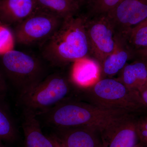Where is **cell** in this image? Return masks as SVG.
<instances>
[{"label":"cell","mask_w":147,"mask_h":147,"mask_svg":"<svg viewBox=\"0 0 147 147\" xmlns=\"http://www.w3.org/2000/svg\"><path fill=\"white\" fill-rule=\"evenodd\" d=\"M134 116L137 117L125 110L102 108L73 98L51 109L48 118L55 128L90 126L103 132Z\"/></svg>","instance_id":"cell-1"},{"label":"cell","mask_w":147,"mask_h":147,"mask_svg":"<svg viewBox=\"0 0 147 147\" xmlns=\"http://www.w3.org/2000/svg\"><path fill=\"white\" fill-rule=\"evenodd\" d=\"M86 15L65 18L54 34L40 45L43 57L51 65L62 67L89 57Z\"/></svg>","instance_id":"cell-2"},{"label":"cell","mask_w":147,"mask_h":147,"mask_svg":"<svg viewBox=\"0 0 147 147\" xmlns=\"http://www.w3.org/2000/svg\"><path fill=\"white\" fill-rule=\"evenodd\" d=\"M78 98L102 108L125 110L134 115L147 109L138 93L128 89L118 79H100L93 86L79 89Z\"/></svg>","instance_id":"cell-3"},{"label":"cell","mask_w":147,"mask_h":147,"mask_svg":"<svg viewBox=\"0 0 147 147\" xmlns=\"http://www.w3.org/2000/svg\"><path fill=\"white\" fill-rule=\"evenodd\" d=\"M79 89L60 72L48 75L32 90L19 96L18 103L23 109L35 114L42 113L68 99L77 97Z\"/></svg>","instance_id":"cell-4"},{"label":"cell","mask_w":147,"mask_h":147,"mask_svg":"<svg viewBox=\"0 0 147 147\" xmlns=\"http://www.w3.org/2000/svg\"><path fill=\"white\" fill-rule=\"evenodd\" d=\"M2 63L19 96L30 91L46 76L42 63L34 57L21 51L13 50L3 55Z\"/></svg>","instance_id":"cell-5"},{"label":"cell","mask_w":147,"mask_h":147,"mask_svg":"<svg viewBox=\"0 0 147 147\" xmlns=\"http://www.w3.org/2000/svg\"><path fill=\"white\" fill-rule=\"evenodd\" d=\"M63 19L36 9L26 19L14 26L15 42L22 45H40L52 36Z\"/></svg>","instance_id":"cell-6"},{"label":"cell","mask_w":147,"mask_h":147,"mask_svg":"<svg viewBox=\"0 0 147 147\" xmlns=\"http://www.w3.org/2000/svg\"><path fill=\"white\" fill-rule=\"evenodd\" d=\"M86 28L90 55L100 66L117 47L114 28L106 15L87 17Z\"/></svg>","instance_id":"cell-7"},{"label":"cell","mask_w":147,"mask_h":147,"mask_svg":"<svg viewBox=\"0 0 147 147\" xmlns=\"http://www.w3.org/2000/svg\"><path fill=\"white\" fill-rule=\"evenodd\" d=\"M105 15L116 38L125 41L130 31L147 19V0H122Z\"/></svg>","instance_id":"cell-8"},{"label":"cell","mask_w":147,"mask_h":147,"mask_svg":"<svg viewBox=\"0 0 147 147\" xmlns=\"http://www.w3.org/2000/svg\"><path fill=\"white\" fill-rule=\"evenodd\" d=\"M55 134L65 147H103L102 131L90 126L53 129Z\"/></svg>","instance_id":"cell-9"},{"label":"cell","mask_w":147,"mask_h":147,"mask_svg":"<svg viewBox=\"0 0 147 147\" xmlns=\"http://www.w3.org/2000/svg\"><path fill=\"white\" fill-rule=\"evenodd\" d=\"M137 117L127 119L109 130L102 132L103 147H137L139 140L136 127Z\"/></svg>","instance_id":"cell-10"},{"label":"cell","mask_w":147,"mask_h":147,"mask_svg":"<svg viewBox=\"0 0 147 147\" xmlns=\"http://www.w3.org/2000/svg\"><path fill=\"white\" fill-rule=\"evenodd\" d=\"M37 9L36 0H0V23L15 26Z\"/></svg>","instance_id":"cell-11"},{"label":"cell","mask_w":147,"mask_h":147,"mask_svg":"<svg viewBox=\"0 0 147 147\" xmlns=\"http://www.w3.org/2000/svg\"><path fill=\"white\" fill-rule=\"evenodd\" d=\"M100 75L99 63L94 59L88 57L74 62L70 79L79 89H85L96 83L100 79Z\"/></svg>","instance_id":"cell-12"},{"label":"cell","mask_w":147,"mask_h":147,"mask_svg":"<svg viewBox=\"0 0 147 147\" xmlns=\"http://www.w3.org/2000/svg\"><path fill=\"white\" fill-rule=\"evenodd\" d=\"M40 124L34 113L26 109L23 110L22 127L24 147H55L49 137L42 133Z\"/></svg>","instance_id":"cell-13"},{"label":"cell","mask_w":147,"mask_h":147,"mask_svg":"<svg viewBox=\"0 0 147 147\" xmlns=\"http://www.w3.org/2000/svg\"><path fill=\"white\" fill-rule=\"evenodd\" d=\"M117 40L116 49L106 57L100 66V79L112 78L123 69L129 60L133 59V51L128 47L126 41Z\"/></svg>","instance_id":"cell-14"},{"label":"cell","mask_w":147,"mask_h":147,"mask_svg":"<svg viewBox=\"0 0 147 147\" xmlns=\"http://www.w3.org/2000/svg\"><path fill=\"white\" fill-rule=\"evenodd\" d=\"M133 59L119 72L118 79L129 90L138 92L147 84V62L138 58Z\"/></svg>","instance_id":"cell-15"},{"label":"cell","mask_w":147,"mask_h":147,"mask_svg":"<svg viewBox=\"0 0 147 147\" xmlns=\"http://www.w3.org/2000/svg\"><path fill=\"white\" fill-rule=\"evenodd\" d=\"M37 9L65 19L79 14L80 7L71 0H36Z\"/></svg>","instance_id":"cell-16"},{"label":"cell","mask_w":147,"mask_h":147,"mask_svg":"<svg viewBox=\"0 0 147 147\" xmlns=\"http://www.w3.org/2000/svg\"><path fill=\"white\" fill-rule=\"evenodd\" d=\"M0 98V141L13 143L18 138V130L13 117Z\"/></svg>","instance_id":"cell-17"},{"label":"cell","mask_w":147,"mask_h":147,"mask_svg":"<svg viewBox=\"0 0 147 147\" xmlns=\"http://www.w3.org/2000/svg\"><path fill=\"white\" fill-rule=\"evenodd\" d=\"M125 41L133 51L147 47V19L130 31Z\"/></svg>","instance_id":"cell-18"},{"label":"cell","mask_w":147,"mask_h":147,"mask_svg":"<svg viewBox=\"0 0 147 147\" xmlns=\"http://www.w3.org/2000/svg\"><path fill=\"white\" fill-rule=\"evenodd\" d=\"M122 0H88L86 4L87 13L86 16L92 18L105 15Z\"/></svg>","instance_id":"cell-19"},{"label":"cell","mask_w":147,"mask_h":147,"mask_svg":"<svg viewBox=\"0 0 147 147\" xmlns=\"http://www.w3.org/2000/svg\"><path fill=\"white\" fill-rule=\"evenodd\" d=\"M15 40L9 26L0 23V55L13 50Z\"/></svg>","instance_id":"cell-20"},{"label":"cell","mask_w":147,"mask_h":147,"mask_svg":"<svg viewBox=\"0 0 147 147\" xmlns=\"http://www.w3.org/2000/svg\"><path fill=\"white\" fill-rule=\"evenodd\" d=\"M136 127L139 145L147 146V115L137 118Z\"/></svg>","instance_id":"cell-21"},{"label":"cell","mask_w":147,"mask_h":147,"mask_svg":"<svg viewBox=\"0 0 147 147\" xmlns=\"http://www.w3.org/2000/svg\"><path fill=\"white\" fill-rule=\"evenodd\" d=\"M7 92V86L4 77L0 72V98H3Z\"/></svg>","instance_id":"cell-22"},{"label":"cell","mask_w":147,"mask_h":147,"mask_svg":"<svg viewBox=\"0 0 147 147\" xmlns=\"http://www.w3.org/2000/svg\"><path fill=\"white\" fill-rule=\"evenodd\" d=\"M133 53H134L133 58H138L147 62V47L142 48L140 50H135L133 51Z\"/></svg>","instance_id":"cell-23"},{"label":"cell","mask_w":147,"mask_h":147,"mask_svg":"<svg viewBox=\"0 0 147 147\" xmlns=\"http://www.w3.org/2000/svg\"><path fill=\"white\" fill-rule=\"evenodd\" d=\"M138 93L142 102L147 109V84L140 89Z\"/></svg>","instance_id":"cell-24"},{"label":"cell","mask_w":147,"mask_h":147,"mask_svg":"<svg viewBox=\"0 0 147 147\" xmlns=\"http://www.w3.org/2000/svg\"><path fill=\"white\" fill-rule=\"evenodd\" d=\"M53 142L55 147H65L54 134L48 136Z\"/></svg>","instance_id":"cell-25"},{"label":"cell","mask_w":147,"mask_h":147,"mask_svg":"<svg viewBox=\"0 0 147 147\" xmlns=\"http://www.w3.org/2000/svg\"><path fill=\"white\" fill-rule=\"evenodd\" d=\"M71 1H73L74 2L76 3L81 7L82 6L86 4L88 0H71Z\"/></svg>","instance_id":"cell-26"},{"label":"cell","mask_w":147,"mask_h":147,"mask_svg":"<svg viewBox=\"0 0 147 147\" xmlns=\"http://www.w3.org/2000/svg\"><path fill=\"white\" fill-rule=\"evenodd\" d=\"M0 147H7L4 144L3 142L0 141Z\"/></svg>","instance_id":"cell-27"},{"label":"cell","mask_w":147,"mask_h":147,"mask_svg":"<svg viewBox=\"0 0 147 147\" xmlns=\"http://www.w3.org/2000/svg\"><path fill=\"white\" fill-rule=\"evenodd\" d=\"M137 147H147V146H142L139 145V146Z\"/></svg>","instance_id":"cell-28"}]
</instances>
